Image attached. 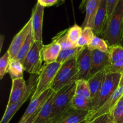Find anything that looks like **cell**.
I'll list each match as a JSON object with an SVG mask.
<instances>
[{
	"mask_svg": "<svg viewBox=\"0 0 123 123\" xmlns=\"http://www.w3.org/2000/svg\"><path fill=\"white\" fill-rule=\"evenodd\" d=\"M102 36L109 46L121 45L123 40V0H119Z\"/></svg>",
	"mask_w": 123,
	"mask_h": 123,
	"instance_id": "cell-1",
	"label": "cell"
},
{
	"mask_svg": "<svg viewBox=\"0 0 123 123\" xmlns=\"http://www.w3.org/2000/svg\"><path fill=\"white\" fill-rule=\"evenodd\" d=\"M121 74L106 73L104 81L97 97L92 101V107L88 113H92L99 109L120 85Z\"/></svg>",
	"mask_w": 123,
	"mask_h": 123,
	"instance_id": "cell-2",
	"label": "cell"
},
{
	"mask_svg": "<svg viewBox=\"0 0 123 123\" xmlns=\"http://www.w3.org/2000/svg\"><path fill=\"white\" fill-rule=\"evenodd\" d=\"M62 64L55 62L51 63H45L42 66L38 74L37 84L34 92L32 95L31 100L37 98L48 89H50L51 84Z\"/></svg>",
	"mask_w": 123,
	"mask_h": 123,
	"instance_id": "cell-3",
	"label": "cell"
},
{
	"mask_svg": "<svg viewBox=\"0 0 123 123\" xmlns=\"http://www.w3.org/2000/svg\"><path fill=\"white\" fill-rule=\"evenodd\" d=\"M76 58L62 64L51 84L52 90L57 92L67 84L76 81V76L78 73Z\"/></svg>",
	"mask_w": 123,
	"mask_h": 123,
	"instance_id": "cell-4",
	"label": "cell"
},
{
	"mask_svg": "<svg viewBox=\"0 0 123 123\" xmlns=\"http://www.w3.org/2000/svg\"><path fill=\"white\" fill-rule=\"evenodd\" d=\"M43 46V43L35 41L23 63L25 71L31 74H38L40 73L43 66L42 62L43 61L42 56Z\"/></svg>",
	"mask_w": 123,
	"mask_h": 123,
	"instance_id": "cell-5",
	"label": "cell"
},
{
	"mask_svg": "<svg viewBox=\"0 0 123 123\" xmlns=\"http://www.w3.org/2000/svg\"><path fill=\"white\" fill-rule=\"evenodd\" d=\"M38 76V74H31L28 79V81L27 90H26V92L25 93V95H24V98L17 103L14 104L12 106H7L0 123H9L11 119H12V118L13 117V116L16 114L18 109L21 107L22 104L24 103L30 96H32L36 88Z\"/></svg>",
	"mask_w": 123,
	"mask_h": 123,
	"instance_id": "cell-6",
	"label": "cell"
},
{
	"mask_svg": "<svg viewBox=\"0 0 123 123\" xmlns=\"http://www.w3.org/2000/svg\"><path fill=\"white\" fill-rule=\"evenodd\" d=\"M92 51L84 47L76 58L78 73L76 76V81L80 79L88 80L91 68Z\"/></svg>",
	"mask_w": 123,
	"mask_h": 123,
	"instance_id": "cell-7",
	"label": "cell"
},
{
	"mask_svg": "<svg viewBox=\"0 0 123 123\" xmlns=\"http://www.w3.org/2000/svg\"><path fill=\"white\" fill-rule=\"evenodd\" d=\"M123 95V85L119 86L116 90L112 94L108 100L99 109L92 113H88L84 123H88L95 118L105 114L110 113L112 109Z\"/></svg>",
	"mask_w": 123,
	"mask_h": 123,
	"instance_id": "cell-8",
	"label": "cell"
},
{
	"mask_svg": "<svg viewBox=\"0 0 123 123\" xmlns=\"http://www.w3.org/2000/svg\"><path fill=\"white\" fill-rule=\"evenodd\" d=\"M44 7L37 2L32 8L31 14V27L36 42L43 43V21Z\"/></svg>",
	"mask_w": 123,
	"mask_h": 123,
	"instance_id": "cell-9",
	"label": "cell"
},
{
	"mask_svg": "<svg viewBox=\"0 0 123 123\" xmlns=\"http://www.w3.org/2000/svg\"><path fill=\"white\" fill-rule=\"evenodd\" d=\"M108 22L107 0H101L92 26V30L95 34L102 36L105 31Z\"/></svg>",
	"mask_w": 123,
	"mask_h": 123,
	"instance_id": "cell-10",
	"label": "cell"
},
{
	"mask_svg": "<svg viewBox=\"0 0 123 123\" xmlns=\"http://www.w3.org/2000/svg\"><path fill=\"white\" fill-rule=\"evenodd\" d=\"M31 19L30 18L22 28L14 36L7 51L9 53L11 60L16 57L20 48L25 42L28 36L31 31Z\"/></svg>",
	"mask_w": 123,
	"mask_h": 123,
	"instance_id": "cell-11",
	"label": "cell"
},
{
	"mask_svg": "<svg viewBox=\"0 0 123 123\" xmlns=\"http://www.w3.org/2000/svg\"><path fill=\"white\" fill-rule=\"evenodd\" d=\"M91 51V68L89 78L97 72L105 71L106 68L110 63L108 53H103L98 50H94Z\"/></svg>",
	"mask_w": 123,
	"mask_h": 123,
	"instance_id": "cell-12",
	"label": "cell"
},
{
	"mask_svg": "<svg viewBox=\"0 0 123 123\" xmlns=\"http://www.w3.org/2000/svg\"><path fill=\"white\" fill-rule=\"evenodd\" d=\"M26 90L27 84H26L24 78L12 80V89L7 106H12L24 98Z\"/></svg>",
	"mask_w": 123,
	"mask_h": 123,
	"instance_id": "cell-13",
	"label": "cell"
},
{
	"mask_svg": "<svg viewBox=\"0 0 123 123\" xmlns=\"http://www.w3.org/2000/svg\"><path fill=\"white\" fill-rule=\"evenodd\" d=\"M52 92V90L51 89H48L44 92L42 93L37 98L33 100H31L30 104H29V106H28L25 113L23 115L18 123H25L31 116L33 115L43 106L44 102L50 96Z\"/></svg>",
	"mask_w": 123,
	"mask_h": 123,
	"instance_id": "cell-14",
	"label": "cell"
},
{
	"mask_svg": "<svg viewBox=\"0 0 123 123\" xmlns=\"http://www.w3.org/2000/svg\"><path fill=\"white\" fill-rule=\"evenodd\" d=\"M61 51V47L57 42L52 41L48 45H43L42 49L43 61L45 63H51L56 62Z\"/></svg>",
	"mask_w": 123,
	"mask_h": 123,
	"instance_id": "cell-15",
	"label": "cell"
},
{
	"mask_svg": "<svg viewBox=\"0 0 123 123\" xmlns=\"http://www.w3.org/2000/svg\"><path fill=\"white\" fill-rule=\"evenodd\" d=\"M88 111L79 110L71 107L55 123H81L85 122Z\"/></svg>",
	"mask_w": 123,
	"mask_h": 123,
	"instance_id": "cell-16",
	"label": "cell"
},
{
	"mask_svg": "<svg viewBox=\"0 0 123 123\" xmlns=\"http://www.w3.org/2000/svg\"><path fill=\"white\" fill-rule=\"evenodd\" d=\"M101 0H87L85 6V16L82 28L91 27L92 28L94 20L96 15Z\"/></svg>",
	"mask_w": 123,
	"mask_h": 123,
	"instance_id": "cell-17",
	"label": "cell"
},
{
	"mask_svg": "<svg viewBox=\"0 0 123 123\" xmlns=\"http://www.w3.org/2000/svg\"><path fill=\"white\" fill-rule=\"evenodd\" d=\"M56 92L52 90L51 94L44 102L33 123H47L50 118L52 104Z\"/></svg>",
	"mask_w": 123,
	"mask_h": 123,
	"instance_id": "cell-18",
	"label": "cell"
},
{
	"mask_svg": "<svg viewBox=\"0 0 123 123\" xmlns=\"http://www.w3.org/2000/svg\"><path fill=\"white\" fill-rule=\"evenodd\" d=\"M106 72L105 71H102L98 72L91 76V77L87 80L88 82L89 86L91 92V99L92 100V102L96 99L101 89L103 81H104L105 76Z\"/></svg>",
	"mask_w": 123,
	"mask_h": 123,
	"instance_id": "cell-19",
	"label": "cell"
},
{
	"mask_svg": "<svg viewBox=\"0 0 123 123\" xmlns=\"http://www.w3.org/2000/svg\"><path fill=\"white\" fill-rule=\"evenodd\" d=\"M71 106L74 109L90 112L92 107V100L90 98L75 95L71 101Z\"/></svg>",
	"mask_w": 123,
	"mask_h": 123,
	"instance_id": "cell-20",
	"label": "cell"
},
{
	"mask_svg": "<svg viewBox=\"0 0 123 123\" xmlns=\"http://www.w3.org/2000/svg\"><path fill=\"white\" fill-rule=\"evenodd\" d=\"M24 71V65L20 62L14 59L10 60L7 69V73L9 74L12 80L23 78Z\"/></svg>",
	"mask_w": 123,
	"mask_h": 123,
	"instance_id": "cell-21",
	"label": "cell"
},
{
	"mask_svg": "<svg viewBox=\"0 0 123 123\" xmlns=\"http://www.w3.org/2000/svg\"><path fill=\"white\" fill-rule=\"evenodd\" d=\"M34 37L32 29H31V31H30V34H29V35L28 36L27 38L25 40L24 43L23 44V45L22 46L20 50L19 51V52H18V54H16V57L14 59L19 60V62H20L23 64L24 60H25V57H26V54H28L29 51L30 50V49H31V47H32V45L34 43Z\"/></svg>",
	"mask_w": 123,
	"mask_h": 123,
	"instance_id": "cell-22",
	"label": "cell"
},
{
	"mask_svg": "<svg viewBox=\"0 0 123 123\" xmlns=\"http://www.w3.org/2000/svg\"><path fill=\"white\" fill-rule=\"evenodd\" d=\"M84 47H74L68 49H61L56 62L62 64L68 60L76 58Z\"/></svg>",
	"mask_w": 123,
	"mask_h": 123,
	"instance_id": "cell-23",
	"label": "cell"
},
{
	"mask_svg": "<svg viewBox=\"0 0 123 123\" xmlns=\"http://www.w3.org/2000/svg\"><path fill=\"white\" fill-rule=\"evenodd\" d=\"M87 48L91 51L98 50L103 53H109V45L104 39L95 35Z\"/></svg>",
	"mask_w": 123,
	"mask_h": 123,
	"instance_id": "cell-24",
	"label": "cell"
},
{
	"mask_svg": "<svg viewBox=\"0 0 123 123\" xmlns=\"http://www.w3.org/2000/svg\"><path fill=\"white\" fill-rule=\"evenodd\" d=\"M67 30L68 29H66L63 31L58 33L56 36H54L52 38L53 42H57L60 45L61 49H68V48L76 47V45L71 43L68 40V36H67Z\"/></svg>",
	"mask_w": 123,
	"mask_h": 123,
	"instance_id": "cell-25",
	"label": "cell"
},
{
	"mask_svg": "<svg viewBox=\"0 0 123 123\" xmlns=\"http://www.w3.org/2000/svg\"><path fill=\"white\" fill-rule=\"evenodd\" d=\"M95 36L93 30L91 27H85L83 28L81 36L76 43V46L78 47H86L91 42V40Z\"/></svg>",
	"mask_w": 123,
	"mask_h": 123,
	"instance_id": "cell-26",
	"label": "cell"
},
{
	"mask_svg": "<svg viewBox=\"0 0 123 123\" xmlns=\"http://www.w3.org/2000/svg\"><path fill=\"white\" fill-rule=\"evenodd\" d=\"M75 95L91 99V92L87 80L80 79L76 81Z\"/></svg>",
	"mask_w": 123,
	"mask_h": 123,
	"instance_id": "cell-27",
	"label": "cell"
},
{
	"mask_svg": "<svg viewBox=\"0 0 123 123\" xmlns=\"http://www.w3.org/2000/svg\"><path fill=\"white\" fill-rule=\"evenodd\" d=\"M110 115L115 123H123V95L112 109Z\"/></svg>",
	"mask_w": 123,
	"mask_h": 123,
	"instance_id": "cell-28",
	"label": "cell"
},
{
	"mask_svg": "<svg viewBox=\"0 0 123 123\" xmlns=\"http://www.w3.org/2000/svg\"><path fill=\"white\" fill-rule=\"evenodd\" d=\"M109 55L110 63L123 59V47L121 45L109 46ZM109 63V64H110Z\"/></svg>",
	"mask_w": 123,
	"mask_h": 123,
	"instance_id": "cell-29",
	"label": "cell"
},
{
	"mask_svg": "<svg viewBox=\"0 0 123 123\" xmlns=\"http://www.w3.org/2000/svg\"><path fill=\"white\" fill-rule=\"evenodd\" d=\"M82 31L83 28L82 27H80L77 24H74L70 28H68L67 30V36L70 42L76 45L77 42L81 36Z\"/></svg>",
	"mask_w": 123,
	"mask_h": 123,
	"instance_id": "cell-30",
	"label": "cell"
},
{
	"mask_svg": "<svg viewBox=\"0 0 123 123\" xmlns=\"http://www.w3.org/2000/svg\"><path fill=\"white\" fill-rule=\"evenodd\" d=\"M11 60L10 55L8 51L0 59V79H2L4 76L7 73L8 65Z\"/></svg>",
	"mask_w": 123,
	"mask_h": 123,
	"instance_id": "cell-31",
	"label": "cell"
},
{
	"mask_svg": "<svg viewBox=\"0 0 123 123\" xmlns=\"http://www.w3.org/2000/svg\"><path fill=\"white\" fill-rule=\"evenodd\" d=\"M106 73H118L123 72V59L119 61L110 63L105 69Z\"/></svg>",
	"mask_w": 123,
	"mask_h": 123,
	"instance_id": "cell-32",
	"label": "cell"
},
{
	"mask_svg": "<svg viewBox=\"0 0 123 123\" xmlns=\"http://www.w3.org/2000/svg\"><path fill=\"white\" fill-rule=\"evenodd\" d=\"M112 119L110 113H108V114L103 115L97 117L88 123H107Z\"/></svg>",
	"mask_w": 123,
	"mask_h": 123,
	"instance_id": "cell-33",
	"label": "cell"
},
{
	"mask_svg": "<svg viewBox=\"0 0 123 123\" xmlns=\"http://www.w3.org/2000/svg\"><path fill=\"white\" fill-rule=\"evenodd\" d=\"M119 0H107V7H108V20L114 12L117 5L118 3Z\"/></svg>",
	"mask_w": 123,
	"mask_h": 123,
	"instance_id": "cell-34",
	"label": "cell"
},
{
	"mask_svg": "<svg viewBox=\"0 0 123 123\" xmlns=\"http://www.w3.org/2000/svg\"><path fill=\"white\" fill-rule=\"evenodd\" d=\"M59 0H37V2L44 7H51L57 5Z\"/></svg>",
	"mask_w": 123,
	"mask_h": 123,
	"instance_id": "cell-35",
	"label": "cell"
},
{
	"mask_svg": "<svg viewBox=\"0 0 123 123\" xmlns=\"http://www.w3.org/2000/svg\"><path fill=\"white\" fill-rule=\"evenodd\" d=\"M41 107H40V108H41ZM40 108L39 109H38V110H37V112H36V113H35L33 115L31 116L30 117V118H29V119H28V120L26 121L25 122V123H33L34 121H35V119H36V117H37V115H38V112H39L40 109Z\"/></svg>",
	"mask_w": 123,
	"mask_h": 123,
	"instance_id": "cell-36",
	"label": "cell"
},
{
	"mask_svg": "<svg viewBox=\"0 0 123 123\" xmlns=\"http://www.w3.org/2000/svg\"><path fill=\"white\" fill-rule=\"evenodd\" d=\"M86 1H87V0H82L81 4H80V9L82 10V12H84V11L85 10Z\"/></svg>",
	"mask_w": 123,
	"mask_h": 123,
	"instance_id": "cell-37",
	"label": "cell"
},
{
	"mask_svg": "<svg viewBox=\"0 0 123 123\" xmlns=\"http://www.w3.org/2000/svg\"><path fill=\"white\" fill-rule=\"evenodd\" d=\"M5 39V36L4 34H1L0 36V51H1L2 48V45H3V42Z\"/></svg>",
	"mask_w": 123,
	"mask_h": 123,
	"instance_id": "cell-38",
	"label": "cell"
},
{
	"mask_svg": "<svg viewBox=\"0 0 123 123\" xmlns=\"http://www.w3.org/2000/svg\"><path fill=\"white\" fill-rule=\"evenodd\" d=\"M123 72L122 74H121V79H120V85H119V86H123Z\"/></svg>",
	"mask_w": 123,
	"mask_h": 123,
	"instance_id": "cell-39",
	"label": "cell"
},
{
	"mask_svg": "<svg viewBox=\"0 0 123 123\" xmlns=\"http://www.w3.org/2000/svg\"><path fill=\"white\" fill-rule=\"evenodd\" d=\"M65 1H66V0H59L58 2V4H57V5H56V6H60V5L62 4Z\"/></svg>",
	"mask_w": 123,
	"mask_h": 123,
	"instance_id": "cell-40",
	"label": "cell"
},
{
	"mask_svg": "<svg viewBox=\"0 0 123 123\" xmlns=\"http://www.w3.org/2000/svg\"><path fill=\"white\" fill-rule=\"evenodd\" d=\"M115 123V122L114 121L112 120H112L109 121L108 122V123Z\"/></svg>",
	"mask_w": 123,
	"mask_h": 123,
	"instance_id": "cell-41",
	"label": "cell"
}]
</instances>
